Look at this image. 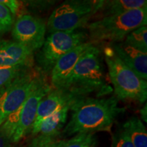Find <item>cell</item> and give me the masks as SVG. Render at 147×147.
Listing matches in <instances>:
<instances>
[{
	"instance_id": "cell-1",
	"label": "cell",
	"mask_w": 147,
	"mask_h": 147,
	"mask_svg": "<svg viewBox=\"0 0 147 147\" xmlns=\"http://www.w3.org/2000/svg\"><path fill=\"white\" fill-rule=\"evenodd\" d=\"M70 120L64 127L61 135L67 137L78 134L110 131L125 108L119 105L115 95L108 98L85 97L71 106Z\"/></svg>"
},
{
	"instance_id": "cell-2",
	"label": "cell",
	"mask_w": 147,
	"mask_h": 147,
	"mask_svg": "<svg viewBox=\"0 0 147 147\" xmlns=\"http://www.w3.org/2000/svg\"><path fill=\"white\" fill-rule=\"evenodd\" d=\"M103 59L100 47L92 45L79 60L63 89L82 97L91 93L100 97L111 93L113 90L106 82Z\"/></svg>"
},
{
	"instance_id": "cell-3",
	"label": "cell",
	"mask_w": 147,
	"mask_h": 147,
	"mask_svg": "<svg viewBox=\"0 0 147 147\" xmlns=\"http://www.w3.org/2000/svg\"><path fill=\"white\" fill-rule=\"evenodd\" d=\"M147 24V8L136 9L124 13L101 18L86 25L90 42L110 44L123 42L134 30Z\"/></svg>"
},
{
	"instance_id": "cell-4",
	"label": "cell",
	"mask_w": 147,
	"mask_h": 147,
	"mask_svg": "<svg viewBox=\"0 0 147 147\" xmlns=\"http://www.w3.org/2000/svg\"><path fill=\"white\" fill-rule=\"evenodd\" d=\"M108 66V75L113 83L115 96L119 100H131L146 103L147 82L130 69L115 54L110 46L102 51Z\"/></svg>"
},
{
	"instance_id": "cell-5",
	"label": "cell",
	"mask_w": 147,
	"mask_h": 147,
	"mask_svg": "<svg viewBox=\"0 0 147 147\" xmlns=\"http://www.w3.org/2000/svg\"><path fill=\"white\" fill-rule=\"evenodd\" d=\"M103 0H67L58 5L49 16L47 29L50 34L86 27L94 18Z\"/></svg>"
},
{
	"instance_id": "cell-6",
	"label": "cell",
	"mask_w": 147,
	"mask_h": 147,
	"mask_svg": "<svg viewBox=\"0 0 147 147\" xmlns=\"http://www.w3.org/2000/svg\"><path fill=\"white\" fill-rule=\"evenodd\" d=\"M87 33L82 30L51 33L36 55L38 70L44 75H50L55 64L62 57L87 42Z\"/></svg>"
},
{
	"instance_id": "cell-7",
	"label": "cell",
	"mask_w": 147,
	"mask_h": 147,
	"mask_svg": "<svg viewBox=\"0 0 147 147\" xmlns=\"http://www.w3.org/2000/svg\"><path fill=\"white\" fill-rule=\"evenodd\" d=\"M40 72L31 67L0 91V126L23 104Z\"/></svg>"
},
{
	"instance_id": "cell-8",
	"label": "cell",
	"mask_w": 147,
	"mask_h": 147,
	"mask_svg": "<svg viewBox=\"0 0 147 147\" xmlns=\"http://www.w3.org/2000/svg\"><path fill=\"white\" fill-rule=\"evenodd\" d=\"M52 89L46 76L40 73L35 80L26 100L20 107L19 121L12 138V143L17 142L32 131L38 106L44 97Z\"/></svg>"
},
{
	"instance_id": "cell-9",
	"label": "cell",
	"mask_w": 147,
	"mask_h": 147,
	"mask_svg": "<svg viewBox=\"0 0 147 147\" xmlns=\"http://www.w3.org/2000/svg\"><path fill=\"white\" fill-rule=\"evenodd\" d=\"M47 23L41 18L25 14L18 16L12 28L14 41L33 52L40 50L46 40Z\"/></svg>"
},
{
	"instance_id": "cell-10",
	"label": "cell",
	"mask_w": 147,
	"mask_h": 147,
	"mask_svg": "<svg viewBox=\"0 0 147 147\" xmlns=\"http://www.w3.org/2000/svg\"><path fill=\"white\" fill-rule=\"evenodd\" d=\"M83 98L73 94L65 89H53L44 97L38 106L32 134L34 136L44 120L66 106H72L77 101Z\"/></svg>"
},
{
	"instance_id": "cell-11",
	"label": "cell",
	"mask_w": 147,
	"mask_h": 147,
	"mask_svg": "<svg viewBox=\"0 0 147 147\" xmlns=\"http://www.w3.org/2000/svg\"><path fill=\"white\" fill-rule=\"evenodd\" d=\"M93 45L94 43L90 41L84 42L73 49L57 62L50 74L52 88H65L76 64Z\"/></svg>"
},
{
	"instance_id": "cell-12",
	"label": "cell",
	"mask_w": 147,
	"mask_h": 147,
	"mask_svg": "<svg viewBox=\"0 0 147 147\" xmlns=\"http://www.w3.org/2000/svg\"><path fill=\"white\" fill-rule=\"evenodd\" d=\"M71 107V106H66L42 121L29 147H48L58 140Z\"/></svg>"
},
{
	"instance_id": "cell-13",
	"label": "cell",
	"mask_w": 147,
	"mask_h": 147,
	"mask_svg": "<svg viewBox=\"0 0 147 147\" xmlns=\"http://www.w3.org/2000/svg\"><path fill=\"white\" fill-rule=\"evenodd\" d=\"M115 54L141 78L147 79V53L138 50L124 42L110 44Z\"/></svg>"
},
{
	"instance_id": "cell-14",
	"label": "cell",
	"mask_w": 147,
	"mask_h": 147,
	"mask_svg": "<svg viewBox=\"0 0 147 147\" xmlns=\"http://www.w3.org/2000/svg\"><path fill=\"white\" fill-rule=\"evenodd\" d=\"M33 51L11 40H0V67L14 66L33 62Z\"/></svg>"
},
{
	"instance_id": "cell-15",
	"label": "cell",
	"mask_w": 147,
	"mask_h": 147,
	"mask_svg": "<svg viewBox=\"0 0 147 147\" xmlns=\"http://www.w3.org/2000/svg\"><path fill=\"white\" fill-rule=\"evenodd\" d=\"M144 8H147L146 0H104L102 1V4L95 16L100 19L106 16Z\"/></svg>"
},
{
	"instance_id": "cell-16",
	"label": "cell",
	"mask_w": 147,
	"mask_h": 147,
	"mask_svg": "<svg viewBox=\"0 0 147 147\" xmlns=\"http://www.w3.org/2000/svg\"><path fill=\"white\" fill-rule=\"evenodd\" d=\"M123 128L134 147H147L146 129L139 118L131 117L125 123Z\"/></svg>"
},
{
	"instance_id": "cell-17",
	"label": "cell",
	"mask_w": 147,
	"mask_h": 147,
	"mask_svg": "<svg viewBox=\"0 0 147 147\" xmlns=\"http://www.w3.org/2000/svg\"><path fill=\"white\" fill-rule=\"evenodd\" d=\"M97 139L94 134H78L69 140H57L48 147H95Z\"/></svg>"
},
{
	"instance_id": "cell-18",
	"label": "cell",
	"mask_w": 147,
	"mask_h": 147,
	"mask_svg": "<svg viewBox=\"0 0 147 147\" xmlns=\"http://www.w3.org/2000/svg\"><path fill=\"white\" fill-rule=\"evenodd\" d=\"M33 62L14 66L0 67V91L10 84L14 79L29 68L32 67Z\"/></svg>"
},
{
	"instance_id": "cell-19",
	"label": "cell",
	"mask_w": 147,
	"mask_h": 147,
	"mask_svg": "<svg viewBox=\"0 0 147 147\" xmlns=\"http://www.w3.org/2000/svg\"><path fill=\"white\" fill-rule=\"evenodd\" d=\"M126 45L147 53V27H139L129 34L123 41Z\"/></svg>"
},
{
	"instance_id": "cell-20",
	"label": "cell",
	"mask_w": 147,
	"mask_h": 147,
	"mask_svg": "<svg viewBox=\"0 0 147 147\" xmlns=\"http://www.w3.org/2000/svg\"><path fill=\"white\" fill-rule=\"evenodd\" d=\"M14 25V18L10 10L0 3V34L10 31Z\"/></svg>"
},
{
	"instance_id": "cell-21",
	"label": "cell",
	"mask_w": 147,
	"mask_h": 147,
	"mask_svg": "<svg viewBox=\"0 0 147 147\" xmlns=\"http://www.w3.org/2000/svg\"><path fill=\"white\" fill-rule=\"evenodd\" d=\"M112 147H134L123 128L119 129L113 135Z\"/></svg>"
},
{
	"instance_id": "cell-22",
	"label": "cell",
	"mask_w": 147,
	"mask_h": 147,
	"mask_svg": "<svg viewBox=\"0 0 147 147\" xmlns=\"http://www.w3.org/2000/svg\"><path fill=\"white\" fill-rule=\"evenodd\" d=\"M0 3L8 8L12 16L18 15L23 8V3L17 0H0Z\"/></svg>"
},
{
	"instance_id": "cell-23",
	"label": "cell",
	"mask_w": 147,
	"mask_h": 147,
	"mask_svg": "<svg viewBox=\"0 0 147 147\" xmlns=\"http://www.w3.org/2000/svg\"><path fill=\"white\" fill-rule=\"evenodd\" d=\"M27 4L29 5V8H32L33 10L40 11L47 10V9L50 8L54 4L55 1H48V0H39V1H27Z\"/></svg>"
},
{
	"instance_id": "cell-24",
	"label": "cell",
	"mask_w": 147,
	"mask_h": 147,
	"mask_svg": "<svg viewBox=\"0 0 147 147\" xmlns=\"http://www.w3.org/2000/svg\"><path fill=\"white\" fill-rule=\"evenodd\" d=\"M12 142L0 131V147H12Z\"/></svg>"
},
{
	"instance_id": "cell-25",
	"label": "cell",
	"mask_w": 147,
	"mask_h": 147,
	"mask_svg": "<svg viewBox=\"0 0 147 147\" xmlns=\"http://www.w3.org/2000/svg\"><path fill=\"white\" fill-rule=\"evenodd\" d=\"M147 107H146V103H145V106H143L142 109L140 110V113L141 117H142V120L146 123L147 121Z\"/></svg>"
}]
</instances>
